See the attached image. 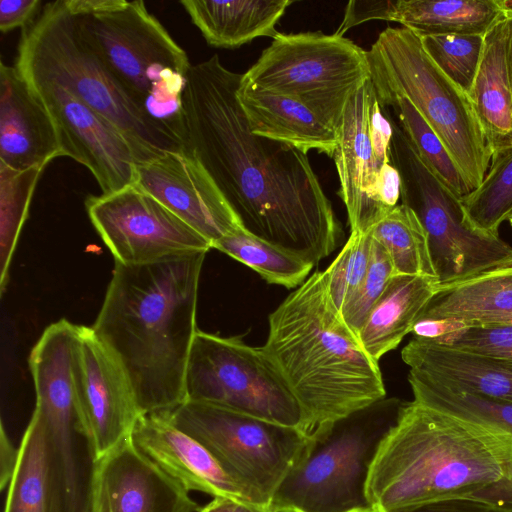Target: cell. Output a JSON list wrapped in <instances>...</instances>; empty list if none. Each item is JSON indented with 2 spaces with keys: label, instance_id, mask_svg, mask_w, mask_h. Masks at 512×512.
I'll return each mask as SVG.
<instances>
[{
  "label": "cell",
  "instance_id": "32",
  "mask_svg": "<svg viewBox=\"0 0 512 512\" xmlns=\"http://www.w3.org/2000/svg\"><path fill=\"white\" fill-rule=\"evenodd\" d=\"M215 248L243 263L270 284L288 289L299 287L314 264L247 232L237 229L217 240Z\"/></svg>",
  "mask_w": 512,
  "mask_h": 512
},
{
  "label": "cell",
  "instance_id": "24",
  "mask_svg": "<svg viewBox=\"0 0 512 512\" xmlns=\"http://www.w3.org/2000/svg\"><path fill=\"white\" fill-rule=\"evenodd\" d=\"M510 16L484 37L479 67L468 95L492 153L512 147Z\"/></svg>",
  "mask_w": 512,
  "mask_h": 512
},
{
  "label": "cell",
  "instance_id": "1",
  "mask_svg": "<svg viewBox=\"0 0 512 512\" xmlns=\"http://www.w3.org/2000/svg\"><path fill=\"white\" fill-rule=\"evenodd\" d=\"M242 74L218 55L191 65L181 96L183 148L200 162L250 234L314 265L344 231L306 153L251 132Z\"/></svg>",
  "mask_w": 512,
  "mask_h": 512
},
{
  "label": "cell",
  "instance_id": "16",
  "mask_svg": "<svg viewBox=\"0 0 512 512\" xmlns=\"http://www.w3.org/2000/svg\"><path fill=\"white\" fill-rule=\"evenodd\" d=\"M80 405L97 459L131 437L140 416L129 375L92 327L79 326L73 354Z\"/></svg>",
  "mask_w": 512,
  "mask_h": 512
},
{
  "label": "cell",
  "instance_id": "26",
  "mask_svg": "<svg viewBox=\"0 0 512 512\" xmlns=\"http://www.w3.org/2000/svg\"><path fill=\"white\" fill-rule=\"evenodd\" d=\"M439 287L434 276H392L358 332L366 353L378 362L397 348Z\"/></svg>",
  "mask_w": 512,
  "mask_h": 512
},
{
  "label": "cell",
  "instance_id": "4",
  "mask_svg": "<svg viewBox=\"0 0 512 512\" xmlns=\"http://www.w3.org/2000/svg\"><path fill=\"white\" fill-rule=\"evenodd\" d=\"M263 351L296 398L307 435L386 397L378 362L363 349L316 271L269 315Z\"/></svg>",
  "mask_w": 512,
  "mask_h": 512
},
{
  "label": "cell",
  "instance_id": "18",
  "mask_svg": "<svg viewBox=\"0 0 512 512\" xmlns=\"http://www.w3.org/2000/svg\"><path fill=\"white\" fill-rule=\"evenodd\" d=\"M133 185L156 198L212 246L243 228L213 179L184 148L137 163Z\"/></svg>",
  "mask_w": 512,
  "mask_h": 512
},
{
  "label": "cell",
  "instance_id": "14",
  "mask_svg": "<svg viewBox=\"0 0 512 512\" xmlns=\"http://www.w3.org/2000/svg\"><path fill=\"white\" fill-rule=\"evenodd\" d=\"M332 156L351 233L369 232L397 205L400 174L392 163L393 125L371 79L349 99Z\"/></svg>",
  "mask_w": 512,
  "mask_h": 512
},
{
  "label": "cell",
  "instance_id": "8",
  "mask_svg": "<svg viewBox=\"0 0 512 512\" xmlns=\"http://www.w3.org/2000/svg\"><path fill=\"white\" fill-rule=\"evenodd\" d=\"M378 98L405 97L441 139L473 191L484 179L492 150L467 92L446 76L405 27H387L368 50Z\"/></svg>",
  "mask_w": 512,
  "mask_h": 512
},
{
  "label": "cell",
  "instance_id": "42",
  "mask_svg": "<svg viewBox=\"0 0 512 512\" xmlns=\"http://www.w3.org/2000/svg\"><path fill=\"white\" fill-rule=\"evenodd\" d=\"M404 512H512V509L475 499H450L428 503Z\"/></svg>",
  "mask_w": 512,
  "mask_h": 512
},
{
  "label": "cell",
  "instance_id": "40",
  "mask_svg": "<svg viewBox=\"0 0 512 512\" xmlns=\"http://www.w3.org/2000/svg\"><path fill=\"white\" fill-rule=\"evenodd\" d=\"M394 6L395 0L350 1L334 34L343 36L350 28L371 20L392 22Z\"/></svg>",
  "mask_w": 512,
  "mask_h": 512
},
{
  "label": "cell",
  "instance_id": "43",
  "mask_svg": "<svg viewBox=\"0 0 512 512\" xmlns=\"http://www.w3.org/2000/svg\"><path fill=\"white\" fill-rule=\"evenodd\" d=\"M467 327L466 323L456 319H423L416 321L411 333L416 339L436 341Z\"/></svg>",
  "mask_w": 512,
  "mask_h": 512
},
{
  "label": "cell",
  "instance_id": "31",
  "mask_svg": "<svg viewBox=\"0 0 512 512\" xmlns=\"http://www.w3.org/2000/svg\"><path fill=\"white\" fill-rule=\"evenodd\" d=\"M378 99L440 183L459 199L470 193L471 189L445 145L411 102L395 96Z\"/></svg>",
  "mask_w": 512,
  "mask_h": 512
},
{
  "label": "cell",
  "instance_id": "33",
  "mask_svg": "<svg viewBox=\"0 0 512 512\" xmlns=\"http://www.w3.org/2000/svg\"><path fill=\"white\" fill-rule=\"evenodd\" d=\"M372 237L387 251L394 275H428L436 277L428 238L415 212L398 204L371 230Z\"/></svg>",
  "mask_w": 512,
  "mask_h": 512
},
{
  "label": "cell",
  "instance_id": "39",
  "mask_svg": "<svg viewBox=\"0 0 512 512\" xmlns=\"http://www.w3.org/2000/svg\"><path fill=\"white\" fill-rule=\"evenodd\" d=\"M433 342L512 362V326H471Z\"/></svg>",
  "mask_w": 512,
  "mask_h": 512
},
{
  "label": "cell",
  "instance_id": "25",
  "mask_svg": "<svg viewBox=\"0 0 512 512\" xmlns=\"http://www.w3.org/2000/svg\"><path fill=\"white\" fill-rule=\"evenodd\" d=\"M456 319L471 326H512V264L440 286L418 320Z\"/></svg>",
  "mask_w": 512,
  "mask_h": 512
},
{
  "label": "cell",
  "instance_id": "19",
  "mask_svg": "<svg viewBox=\"0 0 512 512\" xmlns=\"http://www.w3.org/2000/svg\"><path fill=\"white\" fill-rule=\"evenodd\" d=\"M189 491L128 438L97 459L91 512H198Z\"/></svg>",
  "mask_w": 512,
  "mask_h": 512
},
{
  "label": "cell",
  "instance_id": "41",
  "mask_svg": "<svg viewBox=\"0 0 512 512\" xmlns=\"http://www.w3.org/2000/svg\"><path fill=\"white\" fill-rule=\"evenodd\" d=\"M39 0H1L0 30L9 32L17 27H26L41 11Z\"/></svg>",
  "mask_w": 512,
  "mask_h": 512
},
{
  "label": "cell",
  "instance_id": "2",
  "mask_svg": "<svg viewBox=\"0 0 512 512\" xmlns=\"http://www.w3.org/2000/svg\"><path fill=\"white\" fill-rule=\"evenodd\" d=\"M205 255L147 264L115 261L92 328L129 375L140 415L172 411L186 401L185 375L197 332Z\"/></svg>",
  "mask_w": 512,
  "mask_h": 512
},
{
  "label": "cell",
  "instance_id": "20",
  "mask_svg": "<svg viewBox=\"0 0 512 512\" xmlns=\"http://www.w3.org/2000/svg\"><path fill=\"white\" fill-rule=\"evenodd\" d=\"M131 438L147 457L189 492L254 503L248 492L200 442L174 426L165 412L140 415Z\"/></svg>",
  "mask_w": 512,
  "mask_h": 512
},
{
  "label": "cell",
  "instance_id": "37",
  "mask_svg": "<svg viewBox=\"0 0 512 512\" xmlns=\"http://www.w3.org/2000/svg\"><path fill=\"white\" fill-rule=\"evenodd\" d=\"M372 241L370 231L351 233L339 254L324 271L328 293L341 315L365 279Z\"/></svg>",
  "mask_w": 512,
  "mask_h": 512
},
{
  "label": "cell",
  "instance_id": "9",
  "mask_svg": "<svg viewBox=\"0 0 512 512\" xmlns=\"http://www.w3.org/2000/svg\"><path fill=\"white\" fill-rule=\"evenodd\" d=\"M74 338L43 334L29 356L57 512H91L97 456L76 388Z\"/></svg>",
  "mask_w": 512,
  "mask_h": 512
},
{
  "label": "cell",
  "instance_id": "10",
  "mask_svg": "<svg viewBox=\"0 0 512 512\" xmlns=\"http://www.w3.org/2000/svg\"><path fill=\"white\" fill-rule=\"evenodd\" d=\"M369 78L368 51L350 39L279 32L241 84L293 98L337 131L349 99Z\"/></svg>",
  "mask_w": 512,
  "mask_h": 512
},
{
  "label": "cell",
  "instance_id": "44",
  "mask_svg": "<svg viewBox=\"0 0 512 512\" xmlns=\"http://www.w3.org/2000/svg\"><path fill=\"white\" fill-rule=\"evenodd\" d=\"M19 456V447L15 448L1 425L0 436V489L9 485Z\"/></svg>",
  "mask_w": 512,
  "mask_h": 512
},
{
  "label": "cell",
  "instance_id": "29",
  "mask_svg": "<svg viewBox=\"0 0 512 512\" xmlns=\"http://www.w3.org/2000/svg\"><path fill=\"white\" fill-rule=\"evenodd\" d=\"M4 512H57L50 483L45 431L33 414L19 445Z\"/></svg>",
  "mask_w": 512,
  "mask_h": 512
},
{
  "label": "cell",
  "instance_id": "23",
  "mask_svg": "<svg viewBox=\"0 0 512 512\" xmlns=\"http://www.w3.org/2000/svg\"><path fill=\"white\" fill-rule=\"evenodd\" d=\"M237 97L252 133L299 149L332 157L337 131L301 102L241 84Z\"/></svg>",
  "mask_w": 512,
  "mask_h": 512
},
{
  "label": "cell",
  "instance_id": "48",
  "mask_svg": "<svg viewBox=\"0 0 512 512\" xmlns=\"http://www.w3.org/2000/svg\"><path fill=\"white\" fill-rule=\"evenodd\" d=\"M507 221L509 222L511 228H512V211L510 212V214L508 215V218H507Z\"/></svg>",
  "mask_w": 512,
  "mask_h": 512
},
{
  "label": "cell",
  "instance_id": "7",
  "mask_svg": "<svg viewBox=\"0 0 512 512\" xmlns=\"http://www.w3.org/2000/svg\"><path fill=\"white\" fill-rule=\"evenodd\" d=\"M405 403L385 397L314 429L270 507L275 512H374L367 493L371 469Z\"/></svg>",
  "mask_w": 512,
  "mask_h": 512
},
{
  "label": "cell",
  "instance_id": "38",
  "mask_svg": "<svg viewBox=\"0 0 512 512\" xmlns=\"http://www.w3.org/2000/svg\"><path fill=\"white\" fill-rule=\"evenodd\" d=\"M392 276L394 270L391 259L386 249L373 238L365 279L342 313L346 324L357 335Z\"/></svg>",
  "mask_w": 512,
  "mask_h": 512
},
{
  "label": "cell",
  "instance_id": "17",
  "mask_svg": "<svg viewBox=\"0 0 512 512\" xmlns=\"http://www.w3.org/2000/svg\"><path fill=\"white\" fill-rule=\"evenodd\" d=\"M27 80L42 97L54 120L62 156L88 168L102 194L134 184L136 154L111 122L66 89L44 80Z\"/></svg>",
  "mask_w": 512,
  "mask_h": 512
},
{
  "label": "cell",
  "instance_id": "3",
  "mask_svg": "<svg viewBox=\"0 0 512 512\" xmlns=\"http://www.w3.org/2000/svg\"><path fill=\"white\" fill-rule=\"evenodd\" d=\"M367 493L374 512L461 498L512 509V437L406 402L373 463Z\"/></svg>",
  "mask_w": 512,
  "mask_h": 512
},
{
  "label": "cell",
  "instance_id": "15",
  "mask_svg": "<svg viewBox=\"0 0 512 512\" xmlns=\"http://www.w3.org/2000/svg\"><path fill=\"white\" fill-rule=\"evenodd\" d=\"M85 207L115 261L122 264L153 263L212 248L206 238L135 185L91 195Z\"/></svg>",
  "mask_w": 512,
  "mask_h": 512
},
{
  "label": "cell",
  "instance_id": "28",
  "mask_svg": "<svg viewBox=\"0 0 512 512\" xmlns=\"http://www.w3.org/2000/svg\"><path fill=\"white\" fill-rule=\"evenodd\" d=\"M509 16L506 0H395L392 22L419 37L485 36Z\"/></svg>",
  "mask_w": 512,
  "mask_h": 512
},
{
  "label": "cell",
  "instance_id": "12",
  "mask_svg": "<svg viewBox=\"0 0 512 512\" xmlns=\"http://www.w3.org/2000/svg\"><path fill=\"white\" fill-rule=\"evenodd\" d=\"M165 414L204 445L260 505H270L308 437L296 427L200 402L185 401Z\"/></svg>",
  "mask_w": 512,
  "mask_h": 512
},
{
  "label": "cell",
  "instance_id": "22",
  "mask_svg": "<svg viewBox=\"0 0 512 512\" xmlns=\"http://www.w3.org/2000/svg\"><path fill=\"white\" fill-rule=\"evenodd\" d=\"M411 370L484 397L512 402V362L413 338L401 352Z\"/></svg>",
  "mask_w": 512,
  "mask_h": 512
},
{
  "label": "cell",
  "instance_id": "47",
  "mask_svg": "<svg viewBox=\"0 0 512 512\" xmlns=\"http://www.w3.org/2000/svg\"><path fill=\"white\" fill-rule=\"evenodd\" d=\"M506 3L510 10L509 61H510V70H511V77H512V0H506Z\"/></svg>",
  "mask_w": 512,
  "mask_h": 512
},
{
  "label": "cell",
  "instance_id": "36",
  "mask_svg": "<svg viewBox=\"0 0 512 512\" xmlns=\"http://www.w3.org/2000/svg\"><path fill=\"white\" fill-rule=\"evenodd\" d=\"M482 35H430L420 37L424 50L441 71L469 92L483 52Z\"/></svg>",
  "mask_w": 512,
  "mask_h": 512
},
{
  "label": "cell",
  "instance_id": "46",
  "mask_svg": "<svg viewBox=\"0 0 512 512\" xmlns=\"http://www.w3.org/2000/svg\"><path fill=\"white\" fill-rule=\"evenodd\" d=\"M235 512H275L270 505L240 502Z\"/></svg>",
  "mask_w": 512,
  "mask_h": 512
},
{
  "label": "cell",
  "instance_id": "34",
  "mask_svg": "<svg viewBox=\"0 0 512 512\" xmlns=\"http://www.w3.org/2000/svg\"><path fill=\"white\" fill-rule=\"evenodd\" d=\"M467 222L475 229L499 235L512 211V147L492 153L481 184L459 199Z\"/></svg>",
  "mask_w": 512,
  "mask_h": 512
},
{
  "label": "cell",
  "instance_id": "5",
  "mask_svg": "<svg viewBox=\"0 0 512 512\" xmlns=\"http://www.w3.org/2000/svg\"><path fill=\"white\" fill-rule=\"evenodd\" d=\"M82 34L144 114L183 147L186 52L140 0H65Z\"/></svg>",
  "mask_w": 512,
  "mask_h": 512
},
{
  "label": "cell",
  "instance_id": "30",
  "mask_svg": "<svg viewBox=\"0 0 512 512\" xmlns=\"http://www.w3.org/2000/svg\"><path fill=\"white\" fill-rule=\"evenodd\" d=\"M408 382L414 401L512 437V402L465 392L411 369Z\"/></svg>",
  "mask_w": 512,
  "mask_h": 512
},
{
  "label": "cell",
  "instance_id": "35",
  "mask_svg": "<svg viewBox=\"0 0 512 512\" xmlns=\"http://www.w3.org/2000/svg\"><path fill=\"white\" fill-rule=\"evenodd\" d=\"M45 167L23 171L0 164V287L5 291L10 263L28 215L31 199Z\"/></svg>",
  "mask_w": 512,
  "mask_h": 512
},
{
  "label": "cell",
  "instance_id": "27",
  "mask_svg": "<svg viewBox=\"0 0 512 512\" xmlns=\"http://www.w3.org/2000/svg\"><path fill=\"white\" fill-rule=\"evenodd\" d=\"M180 4L214 47L234 49L257 37L274 39L291 0H182Z\"/></svg>",
  "mask_w": 512,
  "mask_h": 512
},
{
  "label": "cell",
  "instance_id": "13",
  "mask_svg": "<svg viewBox=\"0 0 512 512\" xmlns=\"http://www.w3.org/2000/svg\"><path fill=\"white\" fill-rule=\"evenodd\" d=\"M186 401L301 429L303 414L262 347L197 330L185 375Z\"/></svg>",
  "mask_w": 512,
  "mask_h": 512
},
{
  "label": "cell",
  "instance_id": "11",
  "mask_svg": "<svg viewBox=\"0 0 512 512\" xmlns=\"http://www.w3.org/2000/svg\"><path fill=\"white\" fill-rule=\"evenodd\" d=\"M390 119L391 159L400 174L401 203L415 212L425 229L440 286L511 265L512 246L499 235L479 231L467 222L459 198L431 173Z\"/></svg>",
  "mask_w": 512,
  "mask_h": 512
},
{
  "label": "cell",
  "instance_id": "21",
  "mask_svg": "<svg viewBox=\"0 0 512 512\" xmlns=\"http://www.w3.org/2000/svg\"><path fill=\"white\" fill-rule=\"evenodd\" d=\"M62 156L54 120L34 86L0 63V164L23 171Z\"/></svg>",
  "mask_w": 512,
  "mask_h": 512
},
{
  "label": "cell",
  "instance_id": "45",
  "mask_svg": "<svg viewBox=\"0 0 512 512\" xmlns=\"http://www.w3.org/2000/svg\"><path fill=\"white\" fill-rule=\"evenodd\" d=\"M240 502L225 498V497H214L208 504L198 512H235Z\"/></svg>",
  "mask_w": 512,
  "mask_h": 512
},
{
  "label": "cell",
  "instance_id": "6",
  "mask_svg": "<svg viewBox=\"0 0 512 512\" xmlns=\"http://www.w3.org/2000/svg\"><path fill=\"white\" fill-rule=\"evenodd\" d=\"M15 66L27 79L54 83L111 122L138 163L183 148L161 131L81 32L65 0L45 4L22 29Z\"/></svg>",
  "mask_w": 512,
  "mask_h": 512
}]
</instances>
